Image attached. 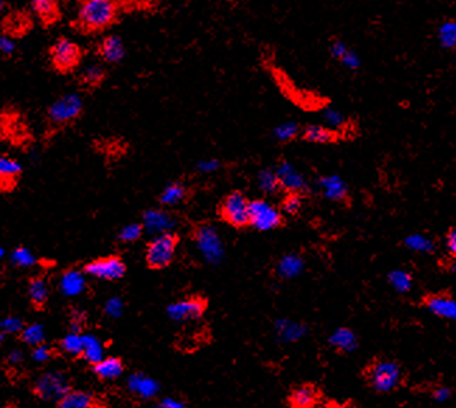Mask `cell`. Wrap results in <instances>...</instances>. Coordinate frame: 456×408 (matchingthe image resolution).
Wrapping results in <instances>:
<instances>
[{"label":"cell","instance_id":"cell-21","mask_svg":"<svg viewBox=\"0 0 456 408\" xmlns=\"http://www.w3.org/2000/svg\"><path fill=\"white\" fill-rule=\"evenodd\" d=\"M86 287L84 276L80 270H68L62 275L59 282V289L62 294L68 297H73L80 294Z\"/></svg>","mask_w":456,"mask_h":408},{"label":"cell","instance_id":"cell-25","mask_svg":"<svg viewBox=\"0 0 456 408\" xmlns=\"http://www.w3.org/2000/svg\"><path fill=\"white\" fill-rule=\"evenodd\" d=\"M275 331L282 342H295L306 334V328L302 324L289 320H278L275 323Z\"/></svg>","mask_w":456,"mask_h":408},{"label":"cell","instance_id":"cell-42","mask_svg":"<svg viewBox=\"0 0 456 408\" xmlns=\"http://www.w3.org/2000/svg\"><path fill=\"white\" fill-rule=\"evenodd\" d=\"M302 196L301 193H289L287 194V197L284 198L282 201V210L287 213V214H296L299 213V210L302 209Z\"/></svg>","mask_w":456,"mask_h":408},{"label":"cell","instance_id":"cell-55","mask_svg":"<svg viewBox=\"0 0 456 408\" xmlns=\"http://www.w3.org/2000/svg\"><path fill=\"white\" fill-rule=\"evenodd\" d=\"M453 270H455V272H456V265H455V266H453Z\"/></svg>","mask_w":456,"mask_h":408},{"label":"cell","instance_id":"cell-27","mask_svg":"<svg viewBox=\"0 0 456 408\" xmlns=\"http://www.w3.org/2000/svg\"><path fill=\"white\" fill-rule=\"evenodd\" d=\"M330 344L340 349V351H343V352H353L357 345H358V341H357V337L356 334L349 330V328H338L335 330L330 338H328Z\"/></svg>","mask_w":456,"mask_h":408},{"label":"cell","instance_id":"cell-45","mask_svg":"<svg viewBox=\"0 0 456 408\" xmlns=\"http://www.w3.org/2000/svg\"><path fill=\"white\" fill-rule=\"evenodd\" d=\"M52 355V351L50 347H47L45 344L43 345H38V347H34L33 348V352H31V358L38 362V363H44L47 362Z\"/></svg>","mask_w":456,"mask_h":408},{"label":"cell","instance_id":"cell-43","mask_svg":"<svg viewBox=\"0 0 456 408\" xmlns=\"http://www.w3.org/2000/svg\"><path fill=\"white\" fill-rule=\"evenodd\" d=\"M0 328H2L0 331H2V340H3L6 334H22L26 326L19 317H6L2 321Z\"/></svg>","mask_w":456,"mask_h":408},{"label":"cell","instance_id":"cell-50","mask_svg":"<svg viewBox=\"0 0 456 408\" xmlns=\"http://www.w3.org/2000/svg\"><path fill=\"white\" fill-rule=\"evenodd\" d=\"M162 405L166 407V408H185V404L178 400V398H174V397H167L162 401Z\"/></svg>","mask_w":456,"mask_h":408},{"label":"cell","instance_id":"cell-19","mask_svg":"<svg viewBox=\"0 0 456 408\" xmlns=\"http://www.w3.org/2000/svg\"><path fill=\"white\" fill-rule=\"evenodd\" d=\"M428 310L442 319L456 321V300L448 296H434L427 301Z\"/></svg>","mask_w":456,"mask_h":408},{"label":"cell","instance_id":"cell-24","mask_svg":"<svg viewBox=\"0 0 456 408\" xmlns=\"http://www.w3.org/2000/svg\"><path fill=\"white\" fill-rule=\"evenodd\" d=\"M317 401V391L310 384L296 387L289 397L292 408H312Z\"/></svg>","mask_w":456,"mask_h":408},{"label":"cell","instance_id":"cell-48","mask_svg":"<svg viewBox=\"0 0 456 408\" xmlns=\"http://www.w3.org/2000/svg\"><path fill=\"white\" fill-rule=\"evenodd\" d=\"M0 51L5 57H10L13 55V52L16 51V44L12 38H9L6 34H3L0 37Z\"/></svg>","mask_w":456,"mask_h":408},{"label":"cell","instance_id":"cell-36","mask_svg":"<svg viewBox=\"0 0 456 408\" xmlns=\"http://www.w3.org/2000/svg\"><path fill=\"white\" fill-rule=\"evenodd\" d=\"M389 283L399 293H407L413 284L411 276L406 270H400V269L392 270L389 273Z\"/></svg>","mask_w":456,"mask_h":408},{"label":"cell","instance_id":"cell-56","mask_svg":"<svg viewBox=\"0 0 456 408\" xmlns=\"http://www.w3.org/2000/svg\"><path fill=\"white\" fill-rule=\"evenodd\" d=\"M455 50H456V48H455Z\"/></svg>","mask_w":456,"mask_h":408},{"label":"cell","instance_id":"cell-2","mask_svg":"<svg viewBox=\"0 0 456 408\" xmlns=\"http://www.w3.org/2000/svg\"><path fill=\"white\" fill-rule=\"evenodd\" d=\"M218 213L226 224L245 228L250 226V200L241 190H235L220 201Z\"/></svg>","mask_w":456,"mask_h":408},{"label":"cell","instance_id":"cell-30","mask_svg":"<svg viewBox=\"0 0 456 408\" xmlns=\"http://www.w3.org/2000/svg\"><path fill=\"white\" fill-rule=\"evenodd\" d=\"M187 197V189L181 182H174L162 191L159 201L163 206H174V204L181 203Z\"/></svg>","mask_w":456,"mask_h":408},{"label":"cell","instance_id":"cell-1","mask_svg":"<svg viewBox=\"0 0 456 408\" xmlns=\"http://www.w3.org/2000/svg\"><path fill=\"white\" fill-rule=\"evenodd\" d=\"M119 5L109 0H89L82 2L73 27L83 34L101 33L116 23Z\"/></svg>","mask_w":456,"mask_h":408},{"label":"cell","instance_id":"cell-32","mask_svg":"<svg viewBox=\"0 0 456 408\" xmlns=\"http://www.w3.org/2000/svg\"><path fill=\"white\" fill-rule=\"evenodd\" d=\"M61 348L63 352L77 356V355H83V349H84V334L80 333H69L68 335H65L61 341Z\"/></svg>","mask_w":456,"mask_h":408},{"label":"cell","instance_id":"cell-54","mask_svg":"<svg viewBox=\"0 0 456 408\" xmlns=\"http://www.w3.org/2000/svg\"><path fill=\"white\" fill-rule=\"evenodd\" d=\"M155 408H166V407H163V405L160 404V405H158V407H155Z\"/></svg>","mask_w":456,"mask_h":408},{"label":"cell","instance_id":"cell-9","mask_svg":"<svg viewBox=\"0 0 456 408\" xmlns=\"http://www.w3.org/2000/svg\"><path fill=\"white\" fill-rule=\"evenodd\" d=\"M36 394L45 401H59L70 390L66 377L59 372H47L41 374L34 386Z\"/></svg>","mask_w":456,"mask_h":408},{"label":"cell","instance_id":"cell-41","mask_svg":"<svg viewBox=\"0 0 456 408\" xmlns=\"http://www.w3.org/2000/svg\"><path fill=\"white\" fill-rule=\"evenodd\" d=\"M299 133V126L294 122H289V123H284L278 127H275L274 130V137L278 140V141H291L294 140Z\"/></svg>","mask_w":456,"mask_h":408},{"label":"cell","instance_id":"cell-26","mask_svg":"<svg viewBox=\"0 0 456 408\" xmlns=\"http://www.w3.org/2000/svg\"><path fill=\"white\" fill-rule=\"evenodd\" d=\"M303 266H305V262L299 255L289 254V255H285V256H282L280 259L277 270H278V275L281 277L294 279V277H296V276H299L302 273Z\"/></svg>","mask_w":456,"mask_h":408},{"label":"cell","instance_id":"cell-51","mask_svg":"<svg viewBox=\"0 0 456 408\" xmlns=\"http://www.w3.org/2000/svg\"><path fill=\"white\" fill-rule=\"evenodd\" d=\"M446 248L453 256H456V228L449 233L446 238Z\"/></svg>","mask_w":456,"mask_h":408},{"label":"cell","instance_id":"cell-49","mask_svg":"<svg viewBox=\"0 0 456 408\" xmlns=\"http://www.w3.org/2000/svg\"><path fill=\"white\" fill-rule=\"evenodd\" d=\"M434 398H435L438 402L448 401V400L450 398V390L446 388V387H438V388L434 391Z\"/></svg>","mask_w":456,"mask_h":408},{"label":"cell","instance_id":"cell-15","mask_svg":"<svg viewBox=\"0 0 456 408\" xmlns=\"http://www.w3.org/2000/svg\"><path fill=\"white\" fill-rule=\"evenodd\" d=\"M319 187L323 196L333 201H340L347 196V184L338 175H327L319 180Z\"/></svg>","mask_w":456,"mask_h":408},{"label":"cell","instance_id":"cell-20","mask_svg":"<svg viewBox=\"0 0 456 408\" xmlns=\"http://www.w3.org/2000/svg\"><path fill=\"white\" fill-rule=\"evenodd\" d=\"M56 408H97V402L93 394L83 390H75L62 397L58 401Z\"/></svg>","mask_w":456,"mask_h":408},{"label":"cell","instance_id":"cell-8","mask_svg":"<svg viewBox=\"0 0 456 408\" xmlns=\"http://www.w3.org/2000/svg\"><path fill=\"white\" fill-rule=\"evenodd\" d=\"M282 224V214L271 203L257 198L250 201V226L259 231H270Z\"/></svg>","mask_w":456,"mask_h":408},{"label":"cell","instance_id":"cell-29","mask_svg":"<svg viewBox=\"0 0 456 408\" xmlns=\"http://www.w3.org/2000/svg\"><path fill=\"white\" fill-rule=\"evenodd\" d=\"M93 366L104 359V347L93 334H84V349L82 355Z\"/></svg>","mask_w":456,"mask_h":408},{"label":"cell","instance_id":"cell-11","mask_svg":"<svg viewBox=\"0 0 456 408\" xmlns=\"http://www.w3.org/2000/svg\"><path fill=\"white\" fill-rule=\"evenodd\" d=\"M205 310H206V301L204 298L191 297L170 304L167 307V314L173 321L185 323L202 317Z\"/></svg>","mask_w":456,"mask_h":408},{"label":"cell","instance_id":"cell-38","mask_svg":"<svg viewBox=\"0 0 456 408\" xmlns=\"http://www.w3.org/2000/svg\"><path fill=\"white\" fill-rule=\"evenodd\" d=\"M259 184L266 193H274L281 187L277 172L274 170H263L259 175Z\"/></svg>","mask_w":456,"mask_h":408},{"label":"cell","instance_id":"cell-46","mask_svg":"<svg viewBox=\"0 0 456 408\" xmlns=\"http://www.w3.org/2000/svg\"><path fill=\"white\" fill-rule=\"evenodd\" d=\"M340 62L341 64H343L346 68H349V69H358L360 68V65H361V59H360V57L350 48L349 50V52L343 57V58H341L340 59Z\"/></svg>","mask_w":456,"mask_h":408},{"label":"cell","instance_id":"cell-34","mask_svg":"<svg viewBox=\"0 0 456 408\" xmlns=\"http://www.w3.org/2000/svg\"><path fill=\"white\" fill-rule=\"evenodd\" d=\"M404 244L409 249L421 254H430L434 251V242L421 234H411L404 240Z\"/></svg>","mask_w":456,"mask_h":408},{"label":"cell","instance_id":"cell-16","mask_svg":"<svg viewBox=\"0 0 456 408\" xmlns=\"http://www.w3.org/2000/svg\"><path fill=\"white\" fill-rule=\"evenodd\" d=\"M31 9L45 27L58 23L62 17L59 5L52 0H36V2H31Z\"/></svg>","mask_w":456,"mask_h":408},{"label":"cell","instance_id":"cell-3","mask_svg":"<svg viewBox=\"0 0 456 408\" xmlns=\"http://www.w3.org/2000/svg\"><path fill=\"white\" fill-rule=\"evenodd\" d=\"M180 242V237L176 233H165L149 241L146 247V263L151 269L167 268L176 255V248Z\"/></svg>","mask_w":456,"mask_h":408},{"label":"cell","instance_id":"cell-12","mask_svg":"<svg viewBox=\"0 0 456 408\" xmlns=\"http://www.w3.org/2000/svg\"><path fill=\"white\" fill-rule=\"evenodd\" d=\"M22 172L23 168L16 159L6 155L0 158V189L3 193L12 191L17 186Z\"/></svg>","mask_w":456,"mask_h":408},{"label":"cell","instance_id":"cell-14","mask_svg":"<svg viewBox=\"0 0 456 408\" xmlns=\"http://www.w3.org/2000/svg\"><path fill=\"white\" fill-rule=\"evenodd\" d=\"M98 55L107 64H120L126 57V47L119 36H108L98 45Z\"/></svg>","mask_w":456,"mask_h":408},{"label":"cell","instance_id":"cell-23","mask_svg":"<svg viewBox=\"0 0 456 408\" xmlns=\"http://www.w3.org/2000/svg\"><path fill=\"white\" fill-rule=\"evenodd\" d=\"M29 297L36 309H43L48 301L50 289L48 283L43 276H36L29 283Z\"/></svg>","mask_w":456,"mask_h":408},{"label":"cell","instance_id":"cell-44","mask_svg":"<svg viewBox=\"0 0 456 408\" xmlns=\"http://www.w3.org/2000/svg\"><path fill=\"white\" fill-rule=\"evenodd\" d=\"M104 312L111 319H119L124 312V303L119 297H111L104 305Z\"/></svg>","mask_w":456,"mask_h":408},{"label":"cell","instance_id":"cell-22","mask_svg":"<svg viewBox=\"0 0 456 408\" xmlns=\"http://www.w3.org/2000/svg\"><path fill=\"white\" fill-rule=\"evenodd\" d=\"M93 367H94V373L97 374V377H100L102 380H114V379L120 377L124 372L123 362L119 358H114V356L104 358L101 362H98Z\"/></svg>","mask_w":456,"mask_h":408},{"label":"cell","instance_id":"cell-53","mask_svg":"<svg viewBox=\"0 0 456 408\" xmlns=\"http://www.w3.org/2000/svg\"><path fill=\"white\" fill-rule=\"evenodd\" d=\"M219 166V163L218 162H202L201 165H199V168L201 169H204V170H206V172H209V170H213L215 168H218Z\"/></svg>","mask_w":456,"mask_h":408},{"label":"cell","instance_id":"cell-31","mask_svg":"<svg viewBox=\"0 0 456 408\" xmlns=\"http://www.w3.org/2000/svg\"><path fill=\"white\" fill-rule=\"evenodd\" d=\"M303 138L313 144H327L334 140V134L328 127L324 126H307L303 131Z\"/></svg>","mask_w":456,"mask_h":408},{"label":"cell","instance_id":"cell-5","mask_svg":"<svg viewBox=\"0 0 456 408\" xmlns=\"http://www.w3.org/2000/svg\"><path fill=\"white\" fill-rule=\"evenodd\" d=\"M50 58L56 72L70 73L80 65L83 58V51L76 43L65 37H61L51 45Z\"/></svg>","mask_w":456,"mask_h":408},{"label":"cell","instance_id":"cell-37","mask_svg":"<svg viewBox=\"0 0 456 408\" xmlns=\"http://www.w3.org/2000/svg\"><path fill=\"white\" fill-rule=\"evenodd\" d=\"M144 224L141 223H132V224H128L117 235V240L123 244H128V242H135L138 241L142 234H144Z\"/></svg>","mask_w":456,"mask_h":408},{"label":"cell","instance_id":"cell-52","mask_svg":"<svg viewBox=\"0 0 456 408\" xmlns=\"http://www.w3.org/2000/svg\"><path fill=\"white\" fill-rule=\"evenodd\" d=\"M8 360H9L12 365H19V363H22V360H23V352L19 351V349L12 351V352L9 354V356H8Z\"/></svg>","mask_w":456,"mask_h":408},{"label":"cell","instance_id":"cell-13","mask_svg":"<svg viewBox=\"0 0 456 408\" xmlns=\"http://www.w3.org/2000/svg\"><path fill=\"white\" fill-rule=\"evenodd\" d=\"M275 172L280 179L281 187H284L289 193H301L307 187L303 175H301L299 170L295 169V166H292L288 162H282Z\"/></svg>","mask_w":456,"mask_h":408},{"label":"cell","instance_id":"cell-7","mask_svg":"<svg viewBox=\"0 0 456 408\" xmlns=\"http://www.w3.org/2000/svg\"><path fill=\"white\" fill-rule=\"evenodd\" d=\"M368 379L371 386L381 393H388L395 390L402 380V370L397 363L389 360L377 362L370 373Z\"/></svg>","mask_w":456,"mask_h":408},{"label":"cell","instance_id":"cell-39","mask_svg":"<svg viewBox=\"0 0 456 408\" xmlns=\"http://www.w3.org/2000/svg\"><path fill=\"white\" fill-rule=\"evenodd\" d=\"M12 261L16 266L19 268H30V266H34L37 263V259L36 256L30 252V249L24 248V247H20V248H16L12 254Z\"/></svg>","mask_w":456,"mask_h":408},{"label":"cell","instance_id":"cell-10","mask_svg":"<svg viewBox=\"0 0 456 408\" xmlns=\"http://www.w3.org/2000/svg\"><path fill=\"white\" fill-rule=\"evenodd\" d=\"M194 240L206 261L216 263L222 259L223 245L215 227L208 224L198 226L194 231Z\"/></svg>","mask_w":456,"mask_h":408},{"label":"cell","instance_id":"cell-35","mask_svg":"<svg viewBox=\"0 0 456 408\" xmlns=\"http://www.w3.org/2000/svg\"><path fill=\"white\" fill-rule=\"evenodd\" d=\"M22 338L27 345H30L33 348L43 345L45 341V330L41 324L27 326L22 333Z\"/></svg>","mask_w":456,"mask_h":408},{"label":"cell","instance_id":"cell-4","mask_svg":"<svg viewBox=\"0 0 456 408\" xmlns=\"http://www.w3.org/2000/svg\"><path fill=\"white\" fill-rule=\"evenodd\" d=\"M83 112V101L79 94L61 96L48 108L47 119L52 127H65L76 122Z\"/></svg>","mask_w":456,"mask_h":408},{"label":"cell","instance_id":"cell-17","mask_svg":"<svg viewBox=\"0 0 456 408\" xmlns=\"http://www.w3.org/2000/svg\"><path fill=\"white\" fill-rule=\"evenodd\" d=\"M144 227L151 234H165L173 226V219L163 210H148L144 213Z\"/></svg>","mask_w":456,"mask_h":408},{"label":"cell","instance_id":"cell-40","mask_svg":"<svg viewBox=\"0 0 456 408\" xmlns=\"http://www.w3.org/2000/svg\"><path fill=\"white\" fill-rule=\"evenodd\" d=\"M321 117L326 122V124L333 129H341L346 124V116L334 108H326L321 112Z\"/></svg>","mask_w":456,"mask_h":408},{"label":"cell","instance_id":"cell-28","mask_svg":"<svg viewBox=\"0 0 456 408\" xmlns=\"http://www.w3.org/2000/svg\"><path fill=\"white\" fill-rule=\"evenodd\" d=\"M107 78V71L101 65L87 66L79 76V83L86 89H97Z\"/></svg>","mask_w":456,"mask_h":408},{"label":"cell","instance_id":"cell-47","mask_svg":"<svg viewBox=\"0 0 456 408\" xmlns=\"http://www.w3.org/2000/svg\"><path fill=\"white\" fill-rule=\"evenodd\" d=\"M349 50H350L349 45L346 43H343V41H334L331 44V47H330V52H331L333 58H335L338 61L349 52Z\"/></svg>","mask_w":456,"mask_h":408},{"label":"cell","instance_id":"cell-6","mask_svg":"<svg viewBox=\"0 0 456 408\" xmlns=\"http://www.w3.org/2000/svg\"><path fill=\"white\" fill-rule=\"evenodd\" d=\"M84 273L89 276H93L100 280H107V282H114V280H120L126 276L127 266L126 262L116 255L105 256V258H97L87 265H84Z\"/></svg>","mask_w":456,"mask_h":408},{"label":"cell","instance_id":"cell-33","mask_svg":"<svg viewBox=\"0 0 456 408\" xmlns=\"http://www.w3.org/2000/svg\"><path fill=\"white\" fill-rule=\"evenodd\" d=\"M438 40L443 48H456V22L448 20L438 30Z\"/></svg>","mask_w":456,"mask_h":408},{"label":"cell","instance_id":"cell-18","mask_svg":"<svg viewBox=\"0 0 456 408\" xmlns=\"http://www.w3.org/2000/svg\"><path fill=\"white\" fill-rule=\"evenodd\" d=\"M128 388L141 398H152L159 393V384L152 377L135 373L128 377Z\"/></svg>","mask_w":456,"mask_h":408}]
</instances>
